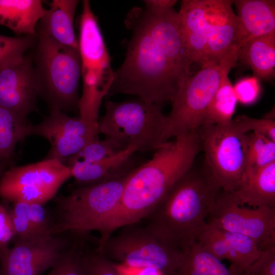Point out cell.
<instances>
[{"instance_id":"1","label":"cell","mask_w":275,"mask_h":275,"mask_svg":"<svg viewBox=\"0 0 275 275\" xmlns=\"http://www.w3.org/2000/svg\"><path fill=\"white\" fill-rule=\"evenodd\" d=\"M201 151L198 131L169 141L129 174L119 204L99 231L100 242L123 227L146 218L195 163Z\"/></svg>"},{"instance_id":"2","label":"cell","mask_w":275,"mask_h":275,"mask_svg":"<svg viewBox=\"0 0 275 275\" xmlns=\"http://www.w3.org/2000/svg\"><path fill=\"white\" fill-rule=\"evenodd\" d=\"M194 164L146 218L148 225L184 252L206 225L222 192L205 164L200 168Z\"/></svg>"},{"instance_id":"3","label":"cell","mask_w":275,"mask_h":275,"mask_svg":"<svg viewBox=\"0 0 275 275\" xmlns=\"http://www.w3.org/2000/svg\"><path fill=\"white\" fill-rule=\"evenodd\" d=\"M125 24L132 35L123 63L114 71L108 95H134L161 106L171 102L182 79L154 43L141 18L138 8L129 12Z\"/></svg>"},{"instance_id":"4","label":"cell","mask_w":275,"mask_h":275,"mask_svg":"<svg viewBox=\"0 0 275 275\" xmlns=\"http://www.w3.org/2000/svg\"><path fill=\"white\" fill-rule=\"evenodd\" d=\"M240 47L236 46L218 63L202 65L199 71L181 83L167 116V141L197 131L205 124L209 106L223 75L236 65Z\"/></svg>"},{"instance_id":"5","label":"cell","mask_w":275,"mask_h":275,"mask_svg":"<svg viewBox=\"0 0 275 275\" xmlns=\"http://www.w3.org/2000/svg\"><path fill=\"white\" fill-rule=\"evenodd\" d=\"M31 53L39 94L51 110L78 109L81 62L78 49L37 35Z\"/></svg>"},{"instance_id":"6","label":"cell","mask_w":275,"mask_h":275,"mask_svg":"<svg viewBox=\"0 0 275 275\" xmlns=\"http://www.w3.org/2000/svg\"><path fill=\"white\" fill-rule=\"evenodd\" d=\"M78 22L82 92L78 109L81 119L97 123L99 108L102 99L108 95L114 71L97 18L89 1H82Z\"/></svg>"},{"instance_id":"7","label":"cell","mask_w":275,"mask_h":275,"mask_svg":"<svg viewBox=\"0 0 275 275\" xmlns=\"http://www.w3.org/2000/svg\"><path fill=\"white\" fill-rule=\"evenodd\" d=\"M104 106L105 113L98 121L99 133L123 148L155 151L168 142L167 116L161 105L139 98L120 102L107 101Z\"/></svg>"},{"instance_id":"8","label":"cell","mask_w":275,"mask_h":275,"mask_svg":"<svg viewBox=\"0 0 275 275\" xmlns=\"http://www.w3.org/2000/svg\"><path fill=\"white\" fill-rule=\"evenodd\" d=\"M99 244L98 252L124 267H150L161 275H175L184 252L150 226L123 227Z\"/></svg>"},{"instance_id":"9","label":"cell","mask_w":275,"mask_h":275,"mask_svg":"<svg viewBox=\"0 0 275 275\" xmlns=\"http://www.w3.org/2000/svg\"><path fill=\"white\" fill-rule=\"evenodd\" d=\"M130 173L112 180L81 186L69 195L58 198L60 219L56 231L70 232L79 236L99 231L118 206Z\"/></svg>"},{"instance_id":"10","label":"cell","mask_w":275,"mask_h":275,"mask_svg":"<svg viewBox=\"0 0 275 275\" xmlns=\"http://www.w3.org/2000/svg\"><path fill=\"white\" fill-rule=\"evenodd\" d=\"M204 163L224 194L236 189L242 181L246 163L248 133L234 121L205 124L198 130Z\"/></svg>"},{"instance_id":"11","label":"cell","mask_w":275,"mask_h":275,"mask_svg":"<svg viewBox=\"0 0 275 275\" xmlns=\"http://www.w3.org/2000/svg\"><path fill=\"white\" fill-rule=\"evenodd\" d=\"M70 177L71 168L57 159L45 158L35 163L12 167L0 179V197L12 202L44 205Z\"/></svg>"},{"instance_id":"12","label":"cell","mask_w":275,"mask_h":275,"mask_svg":"<svg viewBox=\"0 0 275 275\" xmlns=\"http://www.w3.org/2000/svg\"><path fill=\"white\" fill-rule=\"evenodd\" d=\"M99 133L98 123L70 117L57 109L51 110L39 124L29 126V135H39L49 142L51 148L45 158L57 159L66 165L86 145L99 140Z\"/></svg>"},{"instance_id":"13","label":"cell","mask_w":275,"mask_h":275,"mask_svg":"<svg viewBox=\"0 0 275 275\" xmlns=\"http://www.w3.org/2000/svg\"><path fill=\"white\" fill-rule=\"evenodd\" d=\"M207 222L249 237L260 250L275 245V207L241 206L226 199L221 192Z\"/></svg>"},{"instance_id":"14","label":"cell","mask_w":275,"mask_h":275,"mask_svg":"<svg viewBox=\"0 0 275 275\" xmlns=\"http://www.w3.org/2000/svg\"><path fill=\"white\" fill-rule=\"evenodd\" d=\"M62 250L61 241L52 235L18 240L12 248L0 251L1 275H42L62 257Z\"/></svg>"},{"instance_id":"15","label":"cell","mask_w":275,"mask_h":275,"mask_svg":"<svg viewBox=\"0 0 275 275\" xmlns=\"http://www.w3.org/2000/svg\"><path fill=\"white\" fill-rule=\"evenodd\" d=\"M39 87L31 54L0 67V106L26 119L36 108Z\"/></svg>"},{"instance_id":"16","label":"cell","mask_w":275,"mask_h":275,"mask_svg":"<svg viewBox=\"0 0 275 275\" xmlns=\"http://www.w3.org/2000/svg\"><path fill=\"white\" fill-rule=\"evenodd\" d=\"M139 15L154 43L183 81L192 73V64L174 9L153 13L138 8Z\"/></svg>"},{"instance_id":"17","label":"cell","mask_w":275,"mask_h":275,"mask_svg":"<svg viewBox=\"0 0 275 275\" xmlns=\"http://www.w3.org/2000/svg\"><path fill=\"white\" fill-rule=\"evenodd\" d=\"M179 24L192 63L202 64L212 26L207 0H183L178 12Z\"/></svg>"},{"instance_id":"18","label":"cell","mask_w":275,"mask_h":275,"mask_svg":"<svg viewBox=\"0 0 275 275\" xmlns=\"http://www.w3.org/2000/svg\"><path fill=\"white\" fill-rule=\"evenodd\" d=\"M222 194L241 206L275 207V162L244 178L233 191Z\"/></svg>"},{"instance_id":"19","label":"cell","mask_w":275,"mask_h":275,"mask_svg":"<svg viewBox=\"0 0 275 275\" xmlns=\"http://www.w3.org/2000/svg\"><path fill=\"white\" fill-rule=\"evenodd\" d=\"M129 147L117 154L99 161L75 163L71 166L72 177L81 186H85L115 179L130 173L135 166L133 155L136 152Z\"/></svg>"},{"instance_id":"20","label":"cell","mask_w":275,"mask_h":275,"mask_svg":"<svg viewBox=\"0 0 275 275\" xmlns=\"http://www.w3.org/2000/svg\"><path fill=\"white\" fill-rule=\"evenodd\" d=\"M77 0H53L37 25V35L49 37L64 45L78 49L73 21Z\"/></svg>"},{"instance_id":"21","label":"cell","mask_w":275,"mask_h":275,"mask_svg":"<svg viewBox=\"0 0 275 275\" xmlns=\"http://www.w3.org/2000/svg\"><path fill=\"white\" fill-rule=\"evenodd\" d=\"M40 0H0V25L15 34L37 36V25L46 12Z\"/></svg>"},{"instance_id":"22","label":"cell","mask_w":275,"mask_h":275,"mask_svg":"<svg viewBox=\"0 0 275 275\" xmlns=\"http://www.w3.org/2000/svg\"><path fill=\"white\" fill-rule=\"evenodd\" d=\"M246 39L275 33V1H232Z\"/></svg>"},{"instance_id":"23","label":"cell","mask_w":275,"mask_h":275,"mask_svg":"<svg viewBox=\"0 0 275 275\" xmlns=\"http://www.w3.org/2000/svg\"><path fill=\"white\" fill-rule=\"evenodd\" d=\"M238 60L248 66L260 80H272L275 75V33L244 40Z\"/></svg>"},{"instance_id":"24","label":"cell","mask_w":275,"mask_h":275,"mask_svg":"<svg viewBox=\"0 0 275 275\" xmlns=\"http://www.w3.org/2000/svg\"><path fill=\"white\" fill-rule=\"evenodd\" d=\"M246 39L236 15L214 24L209 35L201 65L218 63L236 46Z\"/></svg>"},{"instance_id":"25","label":"cell","mask_w":275,"mask_h":275,"mask_svg":"<svg viewBox=\"0 0 275 275\" xmlns=\"http://www.w3.org/2000/svg\"><path fill=\"white\" fill-rule=\"evenodd\" d=\"M175 275H241L233 265L226 266L196 241L184 251Z\"/></svg>"},{"instance_id":"26","label":"cell","mask_w":275,"mask_h":275,"mask_svg":"<svg viewBox=\"0 0 275 275\" xmlns=\"http://www.w3.org/2000/svg\"><path fill=\"white\" fill-rule=\"evenodd\" d=\"M229 73L226 72L222 77L209 106L204 125H226L233 120L237 100Z\"/></svg>"},{"instance_id":"27","label":"cell","mask_w":275,"mask_h":275,"mask_svg":"<svg viewBox=\"0 0 275 275\" xmlns=\"http://www.w3.org/2000/svg\"><path fill=\"white\" fill-rule=\"evenodd\" d=\"M26 119L0 106V159L9 162L17 143L29 136Z\"/></svg>"},{"instance_id":"28","label":"cell","mask_w":275,"mask_h":275,"mask_svg":"<svg viewBox=\"0 0 275 275\" xmlns=\"http://www.w3.org/2000/svg\"><path fill=\"white\" fill-rule=\"evenodd\" d=\"M221 230L228 249V261L242 272L258 258L261 250L249 237Z\"/></svg>"},{"instance_id":"29","label":"cell","mask_w":275,"mask_h":275,"mask_svg":"<svg viewBox=\"0 0 275 275\" xmlns=\"http://www.w3.org/2000/svg\"><path fill=\"white\" fill-rule=\"evenodd\" d=\"M274 162L275 142L259 133H248L246 163L243 179Z\"/></svg>"},{"instance_id":"30","label":"cell","mask_w":275,"mask_h":275,"mask_svg":"<svg viewBox=\"0 0 275 275\" xmlns=\"http://www.w3.org/2000/svg\"><path fill=\"white\" fill-rule=\"evenodd\" d=\"M125 150L110 139L93 141L71 157L67 163L70 167L75 163H88L101 161L112 157Z\"/></svg>"},{"instance_id":"31","label":"cell","mask_w":275,"mask_h":275,"mask_svg":"<svg viewBox=\"0 0 275 275\" xmlns=\"http://www.w3.org/2000/svg\"><path fill=\"white\" fill-rule=\"evenodd\" d=\"M196 241L219 260H228V249L222 231L213 224L207 222Z\"/></svg>"},{"instance_id":"32","label":"cell","mask_w":275,"mask_h":275,"mask_svg":"<svg viewBox=\"0 0 275 275\" xmlns=\"http://www.w3.org/2000/svg\"><path fill=\"white\" fill-rule=\"evenodd\" d=\"M13 203L12 208L9 211L18 240H28L41 237L37 235L32 227L29 215L30 203L23 201Z\"/></svg>"},{"instance_id":"33","label":"cell","mask_w":275,"mask_h":275,"mask_svg":"<svg viewBox=\"0 0 275 275\" xmlns=\"http://www.w3.org/2000/svg\"><path fill=\"white\" fill-rule=\"evenodd\" d=\"M37 36L10 37L0 35V67L6 62L24 56L33 47Z\"/></svg>"},{"instance_id":"34","label":"cell","mask_w":275,"mask_h":275,"mask_svg":"<svg viewBox=\"0 0 275 275\" xmlns=\"http://www.w3.org/2000/svg\"><path fill=\"white\" fill-rule=\"evenodd\" d=\"M80 264L85 275H123L111 260L98 252L81 254Z\"/></svg>"},{"instance_id":"35","label":"cell","mask_w":275,"mask_h":275,"mask_svg":"<svg viewBox=\"0 0 275 275\" xmlns=\"http://www.w3.org/2000/svg\"><path fill=\"white\" fill-rule=\"evenodd\" d=\"M233 86L237 102L242 104H253L260 96V80L254 75L242 78Z\"/></svg>"},{"instance_id":"36","label":"cell","mask_w":275,"mask_h":275,"mask_svg":"<svg viewBox=\"0 0 275 275\" xmlns=\"http://www.w3.org/2000/svg\"><path fill=\"white\" fill-rule=\"evenodd\" d=\"M233 120L246 133H259L275 142L274 120L265 118L256 119L243 115L236 117Z\"/></svg>"},{"instance_id":"37","label":"cell","mask_w":275,"mask_h":275,"mask_svg":"<svg viewBox=\"0 0 275 275\" xmlns=\"http://www.w3.org/2000/svg\"><path fill=\"white\" fill-rule=\"evenodd\" d=\"M241 275H275V245L261 250L258 258Z\"/></svg>"},{"instance_id":"38","label":"cell","mask_w":275,"mask_h":275,"mask_svg":"<svg viewBox=\"0 0 275 275\" xmlns=\"http://www.w3.org/2000/svg\"><path fill=\"white\" fill-rule=\"evenodd\" d=\"M81 254L75 249L64 253L46 275H85L80 264Z\"/></svg>"},{"instance_id":"39","label":"cell","mask_w":275,"mask_h":275,"mask_svg":"<svg viewBox=\"0 0 275 275\" xmlns=\"http://www.w3.org/2000/svg\"><path fill=\"white\" fill-rule=\"evenodd\" d=\"M29 215L32 227L38 236L52 235V228L43 205L30 203Z\"/></svg>"},{"instance_id":"40","label":"cell","mask_w":275,"mask_h":275,"mask_svg":"<svg viewBox=\"0 0 275 275\" xmlns=\"http://www.w3.org/2000/svg\"><path fill=\"white\" fill-rule=\"evenodd\" d=\"M15 236L9 211L0 205V251L8 248V244Z\"/></svg>"},{"instance_id":"41","label":"cell","mask_w":275,"mask_h":275,"mask_svg":"<svg viewBox=\"0 0 275 275\" xmlns=\"http://www.w3.org/2000/svg\"><path fill=\"white\" fill-rule=\"evenodd\" d=\"M143 2L146 10L153 13H161L174 9L177 1L146 0Z\"/></svg>"},{"instance_id":"42","label":"cell","mask_w":275,"mask_h":275,"mask_svg":"<svg viewBox=\"0 0 275 275\" xmlns=\"http://www.w3.org/2000/svg\"><path fill=\"white\" fill-rule=\"evenodd\" d=\"M133 269L135 271L131 275H161L158 270L152 268L142 267Z\"/></svg>"},{"instance_id":"43","label":"cell","mask_w":275,"mask_h":275,"mask_svg":"<svg viewBox=\"0 0 275 275\" xmlns=\"http://www.w3.org/2000/svg\"><path fill=\"white\" fill-rule=\"evenodd\" d=\"M7 162H8L0 159V179L5 172L4 170L6 168Z\"/></svg>"},{"instance_id":"44","label":"cell","mask_w":275,"mask_h":275,"mask_svg":"<svg viewBox=\"0 0 275 275\" xmlns=\"http://www.w3.org/2000/svg\"><path fill=\"white\" fill-rule=\"evenodd\" d=\"M0 275H1V270H0Z\"/></svg>"}]
</instances>
